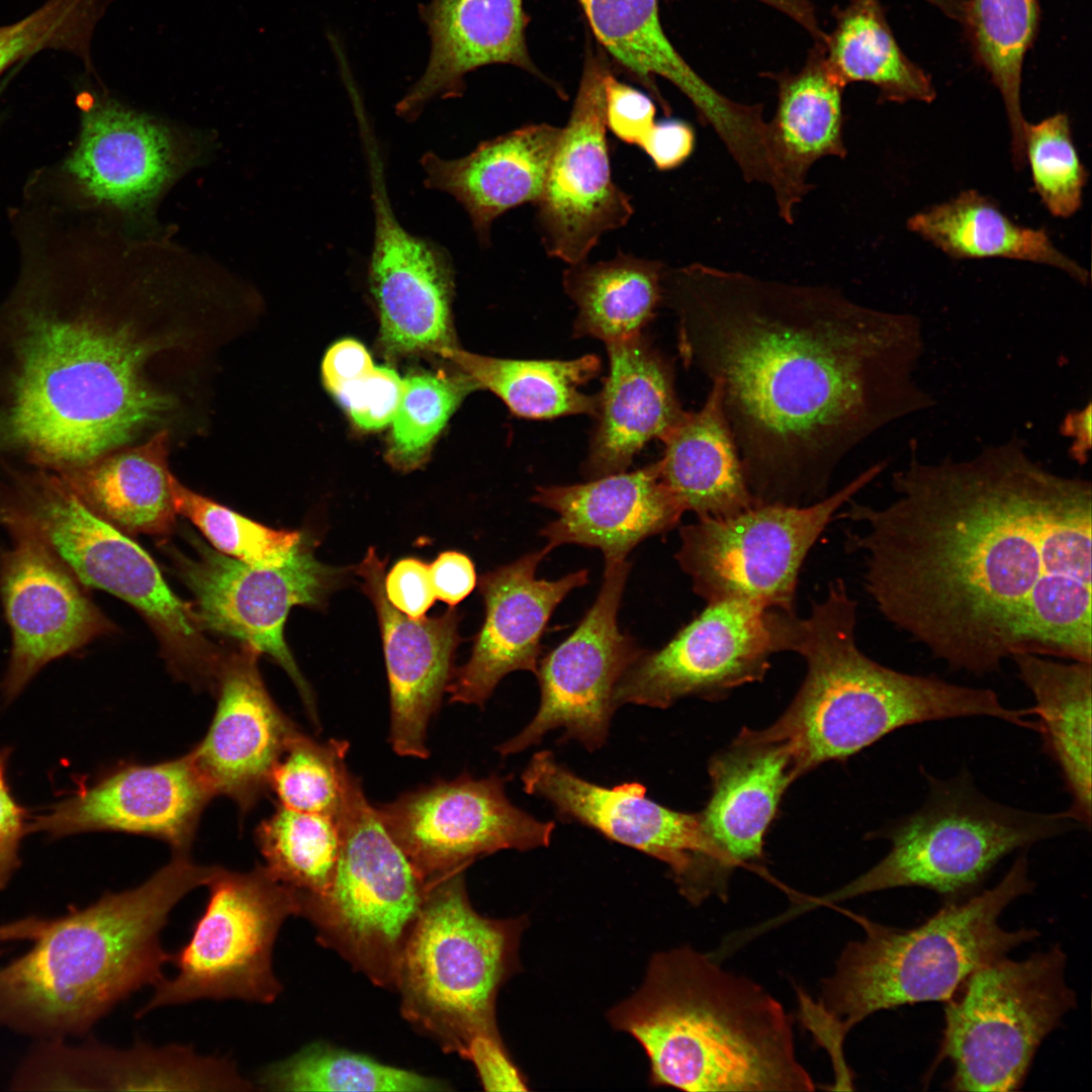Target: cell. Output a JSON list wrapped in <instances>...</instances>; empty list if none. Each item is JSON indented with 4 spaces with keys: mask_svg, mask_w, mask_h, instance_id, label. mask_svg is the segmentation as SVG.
Wrapping results in <instances>:
<instances>
[{
    "mask_svg": "<svg viewBox=\"0 0 1092 1092\" xmlns=\"http://www.w3.org/2000/svg\"><path fill=\"white\" fill-rule=\"evenodd\" d=\"M219 867L187 852L139 887L49 919L32 947L0 967V1024L43 1040L87 1032L115 1004L165 977L161 933L175 905Z\"/></svg>",
    "mask_w": 1092,
    "mask_h": 1092,
    "instance_id": "5",
    "label": "cell"
},
{
    "mask_svg": "<svg viewBox=\"0 0 1092 1092\" xmlns=\"http://www.w3.org/2000/svg\"><path fill=\"white\" fill-rule=\"evenodd\" d=\"M108 0H47L23 18L0 26V75L42 51H60L92 68L91 41Z\"/></svg>",
    "mask_w": 1092,
    "mask_h": 1092,
    "instance_id": "49",
    "label": "cell"
},
{
    "mask_svg": "<svg viewBox=\"0 0 1092 1092\" xmlns=\"http://www.w3.org/2000/svg\"><path fill=\"white\" fill-rule=\"evenodd\" d=\"M257 1084L272 1091H449V1083L383 1064L371 1057L312 1042L261 1071Z\"/></svg>",
    "mask_w": 1092,
    "mask_h": 1092,
    "instance_id": "44",
    "label": "cell"
},
{
    "mask_svg": "<svg viewBox=\"0 0 1092 1092\" xmlns=\"http://www.w3.org/2000/svg\"><path fill=\"white\" fill-rule=\"evenodd\" d=\"M800 1019L823 1046L832 1062L834 1081L830 1090H853V1074L843 1056V1041L847 1034L839 1020L820 1001H814L798 989Z\"/></svg>",
    "mask_w": 1092,
    "mask_h": 1092,
    "instance_id": "55",
    "label": "cell"
},
{
    "mask_svg": "<svg viewBox=\"0 0 1092 1092\" xmlns=\"http://www.w3.org/2000/svg\"><path fill=\"white\" fill-rule=\"evenodd\" d=\"M374 368L370 354L359 342L346 339L326 353L322 373L325 385L336 396Z\"/></svg>",
    "mask_w": 1092,
    "mask_h": 1092,
    "instance_id": "58",
    "label": "cell"
},
{
    "mask_svg": "<svg viewBox=\"0 0 1092 1092\" xmlns=\"http://www.w3.org/2000/svg\"><path fill=\"white\" fill-rule=\"evenodd\" d=\"M341 850L322 897H300L317 940L378 987L395 989L401 954L429 883L394 840L350 771L339 815Z\"/></svg>",
    "mask_w": 1092,
    "mask_h": 1092,
    "instance_id": "10",
    "label": "cell"
},
{
    "mask_svg": "<svg viewBox=\"0 0 1092 1092\" xmlns=\"http://www.w3.org/2000/svg\"><path fill=\"white\" fill-rule=\"evenodd\" d=\"M22 324L1 445L71 469L121 448L172 408L146 377L156 346L128 324L49 311Z\"/></svg>",
    "mask_w": 1092,
    "mask_h": 1092,
    "instance_id": "4",
    "label": "cell"
},
{
    "mask_svg": "<svg viewBox=\"0 0 1092 1092\" xmlns=\"http://www.w3.org/2000/svg\"><path fill=\"white\" fill-rule=\"evenodd\" d=\"M349 744L331 739L318 743L300 731L292 738L270 777L280 806L339 818L349 769Z\"/></svg>",
    "mask_w": 1092,
    "mask_h": 1092,
    "instance_id": "48",
    "label": "cell"
},
{
    "mask_svg": "<svg viewBox=\"0 0 1092 1092\" xmlns=\"http://www.w3.org/2000/svg\"><path fill=\"white\" fill-rule=\"evenodd\" d=\"M265 868L300 897L317 898L330 889L341 850L335 817L278 807L256 831Z\"/></svg>",
    "mask_w": 1092,
    "mask_h": 1092,
    "instance_id": "45",
    "label": "cell"
},
{
    "mask_svg": "<svg viewBox=\"0 0 1092 1092\" xmlns=\"http://www.w3.org/2000/svg\"><path fill=\"white\" fill-rule=\"evenodd\" d=\"M711 796L699 813L704 849L688 885L696 904L727 898L733 871L761 859L782 796L798 778L790 744L766 728H743L709 764Z\"/></svg>",
    "mask_w": 1092,
    "mask_h": 1092,
    "instance_id": "21",
    "label": "cell"
},
{
    "mask_svg": "<svg viewBox=\"0 0 1092 1092\" xmlns=\"http://www.w3.org/2000/svg\"><path fill=\"white\" fill-rule=\"evenodd\" d=\"M429 569L436 599L451 607L463 601L477 583L473 562L458 551L440 553Z\"/></svg>",
    "mask_w": 1092,
    "mask_h": 1092,
    "instance_id": "59",
    "label": "cell"
},
{
    "mask_svg": "<svg viewBox=\"0 0 1092 1092\" xmlns=\"http://www.w3.org/2000/svg\"><path fill=\"white\" fill-rule=\"evenodd\" d=\"M194 557L173 551L181 580L193 595L202 630L240 640L269 655L291 677L314 724V698L284 639L289 611L297 605L321 606L343 576L342 569L321 563L306 540L282 565L253 566L192 537Z\"/></svg>",
    "mask_w": 1092,
    "mask_h": 1092,
    "instance_id": "15",
    "label": "cell"
},
{
    "mask_svg": "<svg viewBox=\"0 0 1092 1092\" xmlns=\"http://www.w3.org/2000/svg\"><path fill=\"white\" fill-rule=\"evenodd\" d=\"M524 791L549 802L566 820L588 826L607 838L665 863L680 885L704 849L699 813L667 808L646 796L637 782L606 788L588 782L553 753H535L521 775Z\"/></svg>",
    "mask_w": 1092,
    "mask_h": 1092,
    "instance_id": "26",
    "label": "cell"
},
{
    "mask_svg": "<svg viewBox=\"0 0 1092 1092\" xmlns=\"http://www.w3.org/2000/svg\"><path fill=\"white\" fill-rule=\"evenodd\" d=\"M402 392L403 379L394 370L374 367L336 397L358 428L378 430L393 421Z\"/></svg>",
    "mask_w": 1092,
    "mask_h": 1092,
    "instance_id": "51",
    "label": "cell"
},
{
    "mask_svg": "<svg viewBox=\"0 0 1092 1092\" xmlns=\"http://www.w3.org/2000/svg\"><path fill=\"white\" fill-rule=\"evenodd\" d=\"M608 69L586 58L567 123L561 127L536 221L545 252L567 265L586 260L601 238L625 226L631 196L613 180L604 81Z\"/></svg>",
    "mask_w": 1092,
    "mask_h": 1092,
    "instance_id": "20",
    "label": "cell"
},
{
    "mask_svg": "<svg viewBox=\"0 0 1092 1092\" xmlns=\"http://www.w3.org/2000/svg\"><path fill=\"white\" fill-rule=\"evenodd\" d=\"M505 779L462 776L436 782L377 808L388 831L430 883L503 849L549 845L555 824L516 807Z\"/></svg>",
    "mask_w": 1092,
    "mask_h": 1092,
    "instance_id": "18",
    "label": "cell"
},
{
    "mask_svg": "<svg viewBox=\"0 0 1092 1092\" xmlns=\"http://www.w3.org/2000/svg\"><path fill=\"white\" fill-rule=\"evenodd\" d=\"M67 167L97 201L139 210L173 178L179 155L160 122L112 100H96L83 112L80 141Z\"/></svg>",
    "mask_w": 1092,
    "mask_h": 1092,
    "instance_id": "32",
    "label": "cell"
},
{
    "mask_svg": "<svg viewBox=\"0 0 1092 1092\" xmlns=\"http://www.w3.org/2000/svg\"><path fill=\"white\" fill-rule=\"evenodd\" d=\"M922 772L928 791L921 807L875 833L891 843L889 852L841 888L804 899L796 914L900 887L958 897L1011 852L1082 827L1067 811L1039 813L994 801L967 769L949 779Z\"/></svg>",
    "mask_w": 1092,
    "mask_h": 1092,
    "instance_id": "8",
    "label": "cell"
},
{
    "mask_svg": "<svg viewBox=\"0 0 1092 1092\" xmlns=\"http://www.w3.org/2000/svg\"><path fill=\"white\" fill-rule=\"evenodd\" d=\"M1091 408L1088 401L1084 407L1069 412L1060 425L1061 435L1072 440L1069 456L1080 465L1087 463L1092 446Z\"/></svg>",
    "mask_w": 1092,
    "mask_h": 1092,
    "instance_id": "60",
    "label": "cell"
},
{
    "mask_svg": "<svg viewBox=\"0 0 1092 1092\" xmlns=\"http://www.w3.org/2000/svg\"><path fill=\"white\" fill-rule=\"evenodd\" d=\"M842 86L816 54L798 73L779 79L778 104L768 121L794 209L813 187L811 167L826 157L844 158Z\"/></svg>",
    "mask_w": 1092,
    "mask_h": 1092,
    "instance_id": "38",
    "label": "cell"
},
{
    "mask_svg": "<svg viewBox=\"0 0 1092 1092\" xmlns=\"http://www.w3.org/2000/svg\"><path fill=\"white\" fill-rule=\"evenodd\" d=\"M696 145L695 130L686 121L670 119L655 122L639 146L657 170L677 168L692 155Z\"/></svg>",
    "mask_w": 1092,
    "mask_h": 1092,
    "instance_id": "57",
    "label": "cell"
},
{
    "mask_svg": "<svg viewBox=\"0 0 1092 1092\" xmlns=\"http://www.w3.org/2000/svg\"><path fill=\"white\" fill-rule=\"evenodd\" d=\"M664 269L661 261L621 252L606 261L568 265L562 285L577 306L574 336L607 344L641 334L662 303Z\"/></svg>",
    "mask_w": 1092,
    "mask_h": 1092,
    "instance_id": "40",
    "label": "cell"
},
{
    "mask_svg": "<svg viewBox=\"0 0 1092 1092\" xmlns=\"http://www.w3.org/2000/svg\"><path fill=\"white\" fill-rule=\"evenodd\" d=\"M15 1090L253 1091L233 1061L205 1057L192 1046L143 1042L118 1050L98 1042L69 1045L43 1040L17 1070Z\"/></svg>",
    "mask_w": 1092,
    "mask_h": 1092,
    "instance_id": "28",
    "label": "cell"
},
{
    "mask_svg": "<svg viewBox=\"0 0 1092 1092\" xmlns=\"http://www.w3.org/2000/svg\"><path fill=\"white\" fill-rule=\"evenodd\" d=\"M374 239L368 283L381 342L393 354H441L455 347L451 330L452 261L440 245L408 233L396 218L381 163L368 144Z\"/></svg>",
    "mask_w": 1092,
    "mask_h": 1092,
    "instance_id": "22",
    "label": "cell"
},
{
    "mask_svg": "<svg viewBox=\"0 0 1092 1092\" xmlns=\"http://www.w3.org/2000/svg\"><path fill=\"white\" fill-rule=\"evenodd\" d=\"M907 228L954 259L1007 258L1045 264L1079 283L1088 271L1062 253L1043 229L1012 221L998 205L975 190L915 213Z\"/></svg>",
    "mask_w": 1092,
    "mask_h": 1092,
    "instance_id": "39",
    "label": "cell"
},
{
    "mask_svg": "<svg viewBox=\"0 0 1092 1092\" xmlns=\"http://www.w3.org/2000/svg\"><path fill=\"white\" fill-rule=\"evenodd\" d=\"M1010 659L1035 701L1043 750L1059 767L1071 797L1067 812L1090 828L1092 662L1066 663L1026 652Z\"/></svg>",
    "mask_w": 1092,
    "mask_h": 1092,
    "instance_id": "35",
    "label": "cell"
},
{
    "mask_svg": "<svg viewBox=\"0 0 1092 1092\" xmlns=\"http://www.w3.org/2000/svg\"><path fill=\"white\" fill-rule=\"evenodd\" d=\"M174 509L190 520L218 552L258 567L285 563L303 541L298 531L257 523L170 479Z\"/></svg>",
    "mask_w": 1092,
    "mask_h": 1092,
    "instance_id": "47",
    "label": "cell"
},
{
    "mask_svg": "<svg viewBox=\"0 0 1092 1092\" xmlns=\"http://www.w3.org/2000/svg\"><path fill=\"white\" fill-rule=\"evenodd\" d=\"M964 19L974 55L1003 99L1011 152L1020 155L1027 123L1021 109L1022 68L1036 36L1039 1L970 0Z\"/></svg>",
    "mask_w": 1092,
    "mask_h": 1092,
    "instance_id": "43",
    "label": "cell"
},
{
    "mask_svg": "<svg viewBox=\"0 0 1092 1092\" xmlns=\"http://www.w3.org/2000/svg\"><path fill=\"white\" fill-rule=\"evenodd\" d=\"M662 303L684 363L721 388L754 504L822 499L857 445L935 404L913 314L701 263L665 267Z\"/></svg>",
    "mask_w": 1092,
    "mask_h": 1092,
    "instance_id": "2",
    "label": "cell"
},
{
    "mask_svg": "<svg viewBox=\"0 0 1092 1092\" xmlns=\"http://www.w3.org/2000/svg\"><path fill=\"white\" fill-rule=\"evenodd\" d=\"M1056 945L975 971L945 1001L941 1055L956 1091L1007 1092L1023 1084L1043 1039L1077 1005Z\"/></svg>",
    "mask_w": 1092,
    "mask_h": 1092,
    "instance_id": "12",
    "label": "cell"
},
{
    "mask_svg": "<svg viewBox=\"0 0 1092 1092\" xmlns=\"http://www.w3.org/2000/svg\"><path fill=\"white\" fill-rule=\"evenodd\" d=\"M607 128L626 144L640 146L655 124L656 107L641 91L609 71L604 81Z\"/></svg>",
    "mask_w": 1092,
    "mask_h": 1092,
    "instance_id": "52",
    "label": "cell"
},
{
    "mask_svg": "<svg viewBox=\"0 0 1092 1092\" xmlns=\"http://www.w3.org/2000/svg\"><path fill=\"white\" fill-rule=\"evenodd\" d=\"M630 567L627 560L605 562L593 606L574 631L540 658L538 711L518 735L496 747L502 755L522 752L555 729L563 730V740H576L589 751L606 743L615 688L645 651L618 626Z\"/></svg>",
    "mask_w": 1092,
    "mask_h": 1092,
    "instance_id": "17",
    "label": "cell"
},
{
    "mask_svg": "<svg viewBox=\"0 0 1092 1092\" xmlns=\"http://www.w3.org/2000/svg\"><path fill=\"white\" fill-rule=\"evenodd\" d=\"M0 523L11 534L1 559L0 588L12 632V650L0 685L14 700L50 661L113 630L83 583L25 519L0 505Z\"/></svg>",
    "mask_w": 1092,
    "mask_h": 1092,
    "instance_id": "19",
    "label": "cell"
},
{
    "mask_svg": "<svg viewBox=\"0 0 1092 1092\" xmlns=\"http://www.w3.org/2000/svg\"><path fill=\"white\" fill-rule=\"evenodd\" d=\"M682 946L653 957L609 1014L644 1049L655 1085L693 1092L814 1091L793 1019L767 990Z\"/></svg>",
    "mask_w": 1092,
    "mask_h": 1092,
    "instance_id": "3",
    "label": "cell"
},
{
    "mask_svg": "<svg viewBox=\"0 0 1092 1092\" xmlns=\"http://www.w3.org/2000/svg\"><path fill=\"white\" fill-rule=\"evenodd\" d=\"M789 612L717 601L664 646L644 651L618 681L615 710L633 704L665 709L680 699L718 701L761 680L774 653L787 651Z\"/></svg>",
    "mask_w": 1092,
    "mask_h": 1092,
    "instance_id": "16",
    "label": "cell"
},
{
    "mask_svg": "<svg viewBox=\"0 0 1092 1092\" xmlns=\"http://www.w3.org/2000/svg\"><path fill=\"white\" fill-rule=\"evenodd\" d=\"M463 872L429 883L394 990L414 1028L446 1053L465 1058L474 1038L499 1037L495 1000L517 968L522 923L480 915Z\"/></svg>",
    "mask_w": 1092,
    "mask_h": 1092,
    "instance_id": "9",
    "label": "cell"
},
{
    "mask_svg": "<svg viewBox=\"0 0 1092 1092\" xmlns=\"http://www.w3.org/2000/svg\"><path fill=\"white\" fill-rule=\"evenodd\" d=\"M549 545L479 576L484 622L469 660L454 670L446 692L450 701L483 706L497 684L517 670L537 671L541 641L558 605L588 581L586 569L555 580L537 578Z\"/></svg>",
    "mask_w": 1092,
    "mask_h": 1092,
    "instance_id": "24",
    "label": "cell"
},
{
    "mask_svg": "<svg viewBox=\"0 0 1092 1092\" xmlns=\"http://www.w3.org/2000/svg\"><path fill=\"white\" fill-rule=\"evenodd\" d=\"M1025 162L1035 191L1055 216L1069 217L1081 206L1086 170L1074 146L1070 121L1057 113L1037 123H1026Z\"/></svg>",
    "mask_w": 1092,
    "mask_h": 1092,
    "instance_id": "50",
    "label": "cell"
},
{
    "mask_svg": "<svg viewBox=\"0 0 1092 1092\" xmlns=\"http://www.w3.org/2000/svg\"><path fill=\"white\" fill-rule=\"evenodd\" d=\"M1027 849L1002 880L965 901L950 902L918 926L894 928L848 913L863 931L841 951L821 985L820 1003L848 1033L870 1015L894 1007L950 999L981 967L1038 936L1008 930L1003 911L1032 892Z\"/></svg>",
    "mask_w": 1092,
    "mask_h": 1092,
    "instance_id": "7",
    "label": "cell"
},
{
    "mask_svg": "<svg viewBox=\"0 0 1092 1092\" xmlns=\"http://www.w3.org/2000/svg\"><path fill=\"white\" fill-rule=\"evenodd\" d=\"M465 1059L476 1068L486 1091H525V1080L510 1060L500 1037L479 1036L468 1046Z\"/></svg>",
    "mask_w": 1092,
    "mask_h": 1092,
    "instance_id": "56",
    "label": "cell"
},
{
    "mask_svg": "<svg viewBox=\"0 0 1092 1092\" xmlns=\"http://www.w3.org/2000/svg\"><path fill=\"white\" fill-rule=\"evenodd\" d=\"M855 615L856 603L839 580L808 618L789 616L787 651L804 657L807 673L792 704L767 729L790 744L798 778L909 725L985 716L1027 728L1028 710L1005 707L990 689L906 673L871 659L856 645Z\"/></svg>",
    "mask_w": 1092,
    "mask_h": 1092,
    "instance_id": "6",
    "label": "cell"
},
{
    "mask_svg": "<svg viewBox=\"0 0 1092 1092\" xmlns=\"http://www.w3.org/2000/svg\"><path fill=\"white\" fill-rule=\"evenodd\" d=\"M532 500L557 514L540 532L547 545L598 548L605 562L626 560L639 543L674 528L685 512L658 461L584 483L539 486Z\"/></svg>",
    "mask_w": 1092,
    "mask_h": 1092,
    "instance_id": "29",
    "label": "cell"
},
{
    "mask_svg": "<svg viewBox=\"0 0 1092 1092\" xmlns=\"http://www.w3.org/2000/svg\"><path fill=\"white\" fill-rule=\"evenodd\" d=\"M606 346L609 375L582 465L590 479L626 471L647 443L662 442L687 414L671 365L642 334Z\"/></svg>",
    "mask_w": 1092,
    "mask_h": 1092,
    "instance_id": "30",
    "label": "cell"
},
{
    "mask_svg": "<svg viewBox=\"0 0 1092 1092\" xmlns=\"http://www.w3.org/2000/svg\"><path fill=\"white\" fill-rule=\"evenodd\" d=\"M440 356L452 361L480 388L497 395L518 417L543 420L595 416L597 412L598 394L580 391V386L601 371V360L596 355L571 360H521L482 356L453 347Z\"/></svg>",
    "mask_w": 1092,
    "mask_h": 1092,
    "instance_id": "41",
    "label": "cell"
},
{
    "mask_svg": "<svg viewBox=\"0 0 1092 1092\" xmlns=\"http://www.w3.org/2000/svg\"><path fill=\"white\" fill-rule=\"evenodd\" d=\"M6 504L37 530L84 585L118 597L146 618L177 675L193 684L215 682L224 659L203 635L194 609L173 593L144 548L55 478L23 482L16 498Z\"/></svg>",
    "mask_w": 1092,
    "mask_h": 1092,
    "instance_id": "11",
    "label": "cell"
},
{
    "mask_svg": "<svg viewBox=\"0 0 1092 1092\" xmlns=\"http://www.w3.org/2000/svg\"><path fill=\"white\" fill-rule=\"evenodd\" d=\"M480 388L460 370L414 373L403 379L402 397L392 424L387 459L403 471L419 467L462 399Z\"/></svg>",
    "mask_w": 1092,
    "mask_h": 1092,
    "instance_id": "46",
    "label": "cell"
},
{
    "mask_svg": "<svg viewBox=\"0 0 1092 1092\" xmlns=\"http://www.w3.org/2000/svg\"><path fill=\"white\" fill-rule=\"evenodd\" d=\"M10 754V748H0V890L20 867V844L30 832L32 818L10 790L7 780Z\"/></svg>",
    "mask_w": 1092,
    "mask_h": 1092,
    "instance_id": "53",
    "label": "cell"
},
{
    "mask_svg": "<svg viewBox=\"0 0 1092 1092\" xmlns=\"http://www.w3.org/2000/svg\"><path fill=\"white\" fill-rule=\"evenodd\" d=\"M254 648L223 660L216 677L217 707L204 739L189 752L213 795L249 811L270 789L272 770L299 732L262 680Z\"/></svg>",
    "mask_w": 1092,
    "mask_h": 1092,
    "instance_id": "25",
    "label": "cell"
},
{
    "mask_svg": "<svg viewBox=\"0 0 1092 1092\" xmlns=\"http://www.w3.org/2000/svg\"><path fill=\"white\" fill-rule=\"evenodd\" d=\"M207 886L208 901L189 941L172 953L176 975L155 986L138 1017L199 999L268 1004L280 994L273 949L284 921L299 915L297 893L265 866L248 873L219 868Z\"/></svg>",
    "mask_w": 1092,
    "mask_h": 1092,
    "instance_id": "14",
    "label": "cell"
},
{
    "mask_svg": "<svg viewBox=\"0 0 1092 1092\" xmlns=\"http://www.w3.org/2000/svg\"><path fill=\"white\" fill-rule=\"evenodd\" d=\"M598 40L657 95L652 79L672 83L701 121L718 129L734 118L737 104L705 81L666 36L657 0H577Z\"/></svg>",
    "mask_w": 1092,
    "mask_h": 1092,
    "instance_id": "36",
    "label": "cell"
},
{
    "mask_svg": "<svg viewBox=\"0 0 1092 1092\" xmlns=\"http://www.w3.org/2000/svg\"><path fill=\"white\" fill-rule=\"evenodd\" d=\"M422 15L431 52L421 78L396 104L415 120L436 98L459 97L467 73L491 64L537 73L528 53L523 0H431Z\"/></svg>",
    "mask_w": 1092,
    "mask_h": 1092,
    "instance_id": "31",
    "label": "cell"
},
{
    "mask_svg": "<svg viewBox=\"0 0 1092 1092\" xmlns=\"http://www.w3.org/2000/svg\"><path fill=\"white\" fill-rule=\"evenodd\" d=\"M887 465L876 463L808 505L753 504L726 518L699 519L680 528L675 559L707 603L738 601L795 613L798 575L810 549L834 514Z\"/></svg>",
    "mask_w": 1092,
    "mask_h": 1092,
    "instance_id": "13",
    "label": "cell"
},
{
    "mask_svg": "<svg viewBox=\"0 0 1092 1092\" xmlns=\"http://www.w3.org/2000/svg\"><path fill=\"white\" fill-rule=\"evenodd\" d=\"M190 754L151 765H125L80 786L32 816L30 832L51 838L118 831L150 835L187 852L213 797Z\"/></svg>",
    "mask_w": 1092,
    "mask_h": 1092,
    "instance_id": "23",
    "label": "cell"
},
{
    "mask_svg": "<svg viewBox=\"0 0 1092 1092\" xmlns=\"http://www.w3.org/2000/svg\"><path fill=\"white\" fill-rule=\"evenodd\" d=\"M386 560L370 547L356 568L373 603L383 642L390 696L389 742L399 755L426 758L427 729L454 673L460 615L413 619L394 608L384 592Z\"/></svg>",
    "mask_w": 1092,
    "mask_h": 1092,
    "instance_id": "27",
    "label": "cell"
},
{
    "mask_svg": "<svg viewBox=\"0 0 1092 1092\" xmlns=\"http://www.w3.org/2000/svg\"><path fill=\"white\" fill-rule=\"evenodd\" d=\"M705 402L663 439L658 460L663 482L684 511L719 519L750 508L739 450L726 418L720 386L711 382Z\"/></svg>",
    "mask_w": 1092,
    "mask_h": 1092,
    "instance_id": "34",
    "label": "cell"
},
{
    "mask_svg": "<svg viewBox=\"0 0 1092 1092\" xmlns=\"http://www.w3.org/2000/svg\"><path fill=\"white\" fill-rule=\"evenodd\" d=\"M169 433L68 469L64 482L95 514L124 533L166 535L175 526L168 469Z\"/></svg>",
    "mask_w": 1092,
    "mask_h": 1092,
    "instance_id": "37",
    "label": "cell"
},
{
    "mask_svg": "<svg viewBox=\"0 0 1092 1092\" xmlns=\"http://www.w3.org/2000/svg\"><path fill=\"white\" fill-rule=\"evenodd\" d=\"M390 604L410 618L424 617L436 600L429 564L415 557L398 560L384 577Z\"/></svg>",
    "mask_w": 1092,
    "mask_h": 1092,
    "instance_id": "54",
    "label": "cell"
},
{
    "mask_svg": "<svg viewBox=\"0 0 1092 1092\" xmlns=\"http://www.w3.org/2000/svg\"><path fill=\"white\" fill-rule=\"evenodd\" d=\"M560 133L561 127L532 123L484 141L459 159L429 152L421 159L425 185L453 196L487 246L498 216L541 198Z\"/></svg>",
    "mask_w": 1092,
    "mask_h": 1092,
    "instance_id": "33",
    "label": "cell"
},
{
    "mask_svg": "<svg viewBox=\"0 0 1092 1092\" xmlns=\"http://www.w3.org/2000/svg\"><path fill=\"white\" fill-rule=\"evenodd\" d=\"M883 508L862 523L864 583L884 618L954 671L1019 652L1092 662V486L1035 461L1017 434L971 458L921 461L909 444Z\"/></svg>",
    "mask_w": 1092,
    "mask_h": 1092,
    "instance_id": "1",
    "label": "cell"
},
{
    "mask_svg": "<svg viewBox=\"0 0 1092 1092\" xmlns=\"http://www.w3.org/2000/svg\"><path fill=\"white\" fill-rule=\"evenodd\" d=\"M825 46L826 66L842 86L870 83L882 101L897 103H929L936 96L929 75L898 44L880 0H851Z\"/></svg>",
    "mask_w": 1092,
    "mask_h": 1092,
    "instance_id": "42",
    "label": "cell"
},
{
    "mask_svg": "<svg viewBox=\"0 0 1092 1092\" xmlns=\"http://www.w3.org/2000/svg\"><path fill=\"white\" fill-rule=\"evenodd\" d=\"M757 1H759V2H760V1H763V0H757Z\"/></svg>",
    "mask_w": 1092,
    "mask_h": 1092,
    "instance_id": "61",
    "label": "cell"
}]
</instances>
